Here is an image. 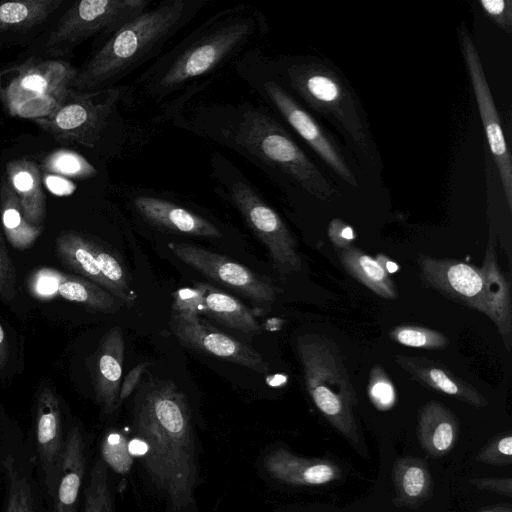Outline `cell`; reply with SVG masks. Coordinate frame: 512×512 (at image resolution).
<instances>
[{
    "mask_svg": "<svg viewBox=\"0 0 512 512\" xmlns=\"http://www.w3.org/2000/svg\"><path fill=\"white\" fill-rule=\"evenodd\" d=\"M164 121L240 155L287 193L299 189L327 201L337 192L279 117L258 100L192 99Z\"/></svg>",
    "mask_w": 512,
    "mask_h": 512,
    "instance_id": "1",
    "label": "cell"
},
{
    "mask_svg": "<svg viewBox=\"0 0 512 512\" xmlns=\"http://www.w3.org/2000/svg\"><path fill=\"white\" fill-rule=\"evenodd\" d=\"M268 30L264 14L247 4L213 13L128 84L124 104L151 105L164 119L220 77Z\"/></svg>",
    "mask_w": 512,
    "mask_h": 512,
    "instance_id": "2",
    "label": "cell"
},
{
    "mask_svg": "<svg viewBox=\"0 0 512 512\" xmlns=\"http://www.w3.org/2000/svg\"><path fill=\"white\" fill-rule=\"evenodd\" d=\"M137 441L147 473L169 496L173 512L192 501L195 440L185 395L170 381L152 387L136 413Z\"/></svg>",
    "mask_w": 512,
    "mask_h": 512,
    "instance_id": "3",
    "label": "cell"
},
{
    "mask_svg": "<svg viewBox=\"0 0 512 512\" xmlns=\"http://www.w3.org/2000/svg\"><path fill=\"white\" fill-rule=\"evenodd\" d=\"M210 3L209 0H161L126 23L77 69L70 88L99 91L121 84L166 45Z\"/></svg>",
    "mask_w": 512,
    "mask_h": 512,
    "instance_id": "4",
    "label": "cell"
},
{
    "mask_svg": "<svg viewBox=\"0 0 512 512\" xmlns=\"http://www.w3.org/2000/svg\"><path fill=\"white\" fill-rule=\"evenodd\" d=\"M127 89L128 84L91 92L71 89L52 113L33 121L59 142L122 154L140 136L119 110Z\"/></svg>",
    "mask_w": 512,
    "mask_h": 512,
    "instance_id": "5",
    "label": "cell"
},
{
    "mask_svg": "<svg viewBox=\"0 0 512 512\" xmlns=\"http://www.w3.org/2000/svg\"><path fill=\"white\" fill-rule=\"evenodd\" d=\"M279 81L310 108L325 116L364 152L370 134L360 106L345 80L331 67L311 57L268 55Z\"/></svg>",
    "mask_w": 512,
    "mask_h": 512,
    "instance_id": "6",
    "label": "cell"
},
{
    "mask_svg": "<svg viewBox=\"0 0 512 512\" xmlns=\"http://www.w3.org/2000/svg\"><path fill=\"white\" fill-rule=\"evenodd\" d=\"M214 192L231 204L265 245L282 280L302 268L297 243L280 215L249 178L225 155L214 151L209 159Z\"/></svg>",
    "mask_w": 512,
    "mask_h": 512,
    "instance_id": "7",
    "label": "cell"
},
{
    "mask_svg": "<svg viewBox=\"0 0 512 512\" xmlns=\"http://www.w3.org/2000/svg\"><path fill=\"white\" fill-rule=\"evenodd\" d=\"M307 391L318 410L364 457L367 448L353 408L356 394L338 346L324 336L306 334L297 340Z\"/></svg>",
    "mask_w": 512,
    "mask_h": 512,
    "instance_id": "8",
    "label": "cell"
},
{
    "mask_svg": "<svg viewBox=\"0 0 512 512\" xmlns=\"http://www.w3.org/2000/svg\"><path fill=\"white\" fill-rule=\"evenodd\" d=\"M77 69L58 60H29L3 74L0 98L12 115L43 118L52 113L69 94Z\"/></svg>",
    "mask_w": 512,
    "mask_h": 512,
    "instance_id": "9",
    "label": "cell"
},
{
    "mask_svg": "<svg viewBox=\"0 0 512 512\" xmlns=\"http://www.w3.org/2000/svg\"><path fill=\"white\" fill-rule=\"evenodd\" d=\"M151 4V0L76 1L49 34L43 46L44 53L53 59L69 54L90 37L102 35L106 41Z\"/></svg>",
    "mask_w": 512,
    "mask_h": 512,
    "instance_id": "10",
    "label": "cell"
},
{
    "mask_svg": "<svg viewBox=\"0 0 512 512\" xmlns=\"http://www.w3.org/2000/svg\"><path fill=\"white\" fill-rule=\"evenodd\" d=\"M120 188L132 212L155 228L204 238L223 236L214 221L172 192L133 185Z\"/></svg>",
    "mask_w": 512,
    "mask_h": 512,
    "instance_id": "11",
    "label": "cell"
},
{
    "mask_svg": "<svg viewBox=\"0 0 512 512\" xmlns=\"http://www.w3.org/2000/svg\"><path fill=\"white\" fill-rule=\"evenodd\" d=\"M458 39L491 154L499 172L508 208L511 210L512 159L502 131L496 104L473 37L463 23L458 28Z\"/></svg>",
    "mask_w": 512,
    "mask_h": 512,
    "instance_id": "12",
    "label": "cell"
},
{
    "mask_svg": "<svg viewBox=\"0 0 512 512\" xmlns=\"http://www.w3.org/2000/svg\"><path fill=\"white\" fill-rule=\"evenodd\" d=\"M66 433L58 398L50 388H44L37 398L34 430L29 441L34 453L40 491L47 509L59 479Z\"/></svg>",
    "mask_w": 512,
    "mask_h": 512,
    "instance_id": "13",
    "label": "cell"
},
{
    "mask_svg": "<svg viewBox=\"0 0 512 512\" xmlns=\"http://www.w3.org/2000/svg\"><path fill=\"white\" fill-rule=\"evenodd\" d=\"M1 512H48L42 497L29 440L0 436Z\"/></svg>",
    "mask_w": 512,
    "mask_h": 512,
    "instance_id": "14",
    "label": "cell"
},
{
    "mask_svg": "<svg viewBox=\"0 0 512 512\" xmlns=\"http://www.w3.org/2000/svg\"><path fill=\"white\" fill-rule=\"evenodd\" d=\"M168 248L183 263L254 302L268 305L276 299L279 290L269 280L224 255L185 242H169Z\"/></svg>",
    "mask_w": 512,
    "mask_h": 512,
    "instance_id": "15",
    "label": "cell"
},
{
    "mask_svg": "<svg viewBox=\"0 0 512 512\" xmlns=\"http://www.w3.org/2000/svg\"><path fill=\"white\" fill-rule=\"evenodd\" d=\"M170 329L182 343L199 351L233 362L258 373L269 370L262 355L252 347L207 325L199 317L173 314Z\"/></svg>",
    "mask_w": 512,
    "mask_h": 512,
    "instance_id": "16",
    "label": "cell"
},
{
    "mask_svg": "<svg viewBox=\"0 0 512 512\" xmlns=\"http://www.w3.org/2000/svg\"><path fill=\"white\" fill-rule=\"evenodd\" d=\"M421 279L451 300L481 311L482 278L480 269L456 259L418 258Z\"/></svg>",
    "mask_w": 512,
    "mask_h": 512,
    "instance_id": "17",
    "label": "cell"
},
{
    "mask_svg": "<svg viewBox=\"0 0 512 512\" xmlns=\"http://www.w3.org/2000/svg\"><path fill=\"white\" fill-rule=\"evenodd\" d=\"M87 443L78 424L67 428L59 479L48 512H77L87 472Z\"/></svg>",
    "mask_w": 512,
    "mask_h": 512,
    "instance_id": "18",
    "label": "cell"
},
{
    "mask_svg": "<svg viewBox=\"0 0 512 512\" xmlns=\"http://www.w3.org/2000/svg\"><path fill=\"white\" fill-rule=\"evenodd\" d=\"M480 269L482 278L481 311L497 327L506 349L511 347L512 303L509 283L497 262L495 244L490 234L483 263Z\"/></svg>",
    "mask_w": 512,
    "mask_h": 512,
    "instance_id": "19",
    "label": "cell"
},
{
    "mask_svg": "<svg viewBox=\"0 0 512 512\" xmlns=\"http://www.w3.org/2000/svg\"><path fill=\"white\" fill-rule=\"evenodd\" d=\"M398 365L421 385L476 408L488 405L485 397L444 365L417 356L396 355Z\"/></svg>",
    "mask_w": 512,
    "mask_h": 512,
    "instance_id": "20",
    "label": "cell"
},
{
    "mask_svg": "<svg viewBox=\"0 0 512 512\" xmlns=\"http://www.w3.org/2000/svg\"><path fill=\"white\" fill-rule=\"evenodd\" d=\"M264 466L275 479L295 486H320L341 477V469L333 461L304 458L285 448L270 452Z\"/></svg>",
    "mask_w": 512,
    "mask_h": 512,
    "instance_id": "21",
    "label": "cell"
},
{
    "mask_svg": "<svg viewBox=\"0 0 512 512\" xmlns=\"http://www.w3.org/2000/svg\"><path fill=\"white\" fill-rule=\"evenodd\" d=\"M125 344L120 327L111 328L96 353L94 390L97 402L105 413L118 407Z\"/></svg>",
    "mask_w": 512,
    "mask_h": 512,
    "instance_id": "22",
    "label": "cell"
},
{
    "mask_svg": "<svg viewBox=\"0 0 512 512\" xmlns=\"http://www.w3.org/2000/svg\"><path fill=\"white\" fill-rule=\"evenodd\" d=\"M459 424L455 415L442 403L432 401L420 410L418 437L423 450L432 458L447 455L456 445Z\"/></svg>",
    "mask_w": 512,
    "mask_h": 512,
    "instance_id": "23",
    "label": "cell"
},
{
    "mask_svg": "<svg viewBox=\"0 0 512 512\" xmlns=\"http://www.w3.org/2000/svg\"><path fill=\"white\" fill-rule=\"evenodd\" d=\"M6 175L19 198L27 222L43 228L45 196L36 163L27 159L11 161L7 164Z\"/></svg>",
    "mask_w": 512,
    "mask_h": 512,
    "instance_id": "24",
    "label": "cell"
},
{
    "mask_svg": "<svg viewBox=\"0 0 512 512\" xmlns=\"http://www.w3.org/2000/svg\"><path fill=\"white\" fill-rule=\"evenodd\" d=\"M393 481L396 506L418 508L432 492V478L427 463L416 457L399 458L394 462Z\"/></svg>",
    "mask_w": 512,
    "mask_h": 512,
    "instance_id": "25",
    "label": "cell"
},
{
    "mask_svg": "<svg viewBox=\"0 0 512 512\" xmlns=\"http://www.w3.org/2000/svg\"><path fill=\"white\" fill-rule=\"evenodd\" d=\"M194 286L202 295L203 315L245 333L261 330L253 312L235 297L208 283L195 282Z\"/></svg>",
    "mask_w": 512,
    "mask_h": 512,
    "instance_id": "26",
    "label": "cell"
},
{
    "mask_svg": "<svg viewBox=\"0 0 512 512\" xmlns=\"http://www.w3.org/2000/svg\"><path fill=\"white\" fill-rule=\"evenodd\" d=\"M56 253L68 268L113 294L96 261L92 240L75 231L61 232L56 239Z\"/></svg>",
    "mask_w": 512,
    "mask_h": 512,
    "instance_id": "27",
    "label": "cell"
},
{
    "mask_svg": "<svg viewBox=\"0 0 512 512\" xmlns=\"http://www.w3.org/2000/svg\"><path fill=\"white\" fill-rule=\"evenodd\" d=\"M0 212L3 231L14 248H29L42 233L43 228L27 222L19 198L6 174L0 183Z\"/></svg>",
    "mask_w": 512,
    "mask_h": 512,
    "instance_id": "28",
    "label": "cell"
},
{
    "mask_svg": "<svg viewBox=\"0 0 512 512\" xmlns=\"http://www.w3.org/2000/svg\"><path fill=\"white\" fill-rule=\"evenodd\" d=\"M64 0H16L0 4V34L27 32L45 23Z\"/></svg>",
    "mask_w": 512,
    "mask_h": 512,
    "instance_id": "29",
    "label": "cell"
},
{
    "mask_svg": "<svg viewBox=\"0 0 512 512\" xmlns=\"http://www.w3.org/2000/svg\"><path fill=\"white\" fill-rule=\"evenodd\" d=\"M338 256L345 270L374 293L386 299L397 296L394 282L375 258L352 246Z\"/></svg>",
    "mask_w": 512,
    "mask_h": 512,
    "instance_id": "30",
    "label": "cell"
},
{
    "mask_svg": "<svg viewBox=\"0 0 512 512\" xmlns=\"http://www.w3.org/2000/svg\"><path fill=\"white\" fill-rule=\"evenodd\" d=\"M58 294L68 301L82 303L103 312H114L119 306V299L109 291L75 275L62 273Z\"/></svg>",
    "mask_w": 512,
    "mask_h": 512,
    "instance_id": "31",
    "label": "cell"
},
{
    "mask_svg": "<svg viewBox=\"0 0 512 512\" xmlns=\"http://www.w3.org/2000/svg\"><path fill=\"white\" fill-rule=\"evenodd\" d=\"M82 512H114L106 464L97 459L83 490Z\"/></svg>",
    "mask_w": 512,
    "mask_h": 512,
    "instance_id": "32",
    "label": "cell"
},
{
    "mask_svg": "<svg viewBox=\"0 0 512 512\" xmlns=\"http://www.w3.org/2000/svg\"><path fill=\"white\" fill-rule=\"evenodd\" d=\"M92 247L100 271L113 289V295L125 304L132 305L136 294L130 288L126 272L120 261L94 241H92Z\"/></svg>",
    "mask_w": 512,
    "mask_h": 512,
    "instance_id": "33",
    "label": "cell"
},
{
    "mask_svg": "<svg viewBox=\"0 0 512 512\" xmlns=\"http://www.w3.org/2000/svg\"><path fill=\"white\" fill-rule=\"evenodd\" d=\"M43 168L59 176L80 179L92 178L98 174L94 165L84 156L66 149L49 154L43 161Z\"/></svg>",
    "mask_w": 512,
    "mask_h": 512,
    "instance_id": "34",
    "label": "cell"
},
{
    "mask_svg": "<svg viewBox=\"0 0 512 512\" xmlns=\"http://www.w3.org/2000/svg\"><path fill=\"white\" fill-rule=\"evenodd\" d=\"M393 341L414 348L443 349L449 340L441 333L416 325H400L390 331Z\"/></svg>",
    "mask_w": 512,
    "mask_h": 512,
    "instance_id": "35",
    "label": "cell"
},
{
    "mask_svg": "<svg viewBox=\"0 0 512 512\" xmlns=\"http://www.w3.org/2000/svg\"><path fill=\"white\" fill-rule=\"evenodd\" d=\"M103 462L119 474H126L133 464L129 441L120 432L108 433L101 444Z\"/></svg>",
    "mask_w": 512,
    "mask_h": 512,
    "instance_id": "36",
    "label": "cell"
},
{
    "mask_svg": "<svg viewBox=\"0 0 512 512\" xmlns=\"http://www.w3.org/2000/svg\"><path fill=\"white\" fill-rule=\"evenodd\" d=\"M367 391L371 402L379 410H388L395 403L396 393L394 386L380 366L372 368Z\"/></svg>",
    "mask_w": 512,
    "mask_h": 512,
    "instance_id": "37",
    "label": "cell"
},
{
    "mask_svg": "<svg viewBox=\"0 0 512 512\" xmlns=\"http://www.w3.org/2000/svg\"><path fill=\"white\" fill-rule=\"evenodd\" d=\"M476 460L489 465H510L512 463L511 432L501 433L492 438L477 453Z\"/></svg>",
    "mask_w": 512,
    "mask_h": 512,
    "instance_id": "38",
    "label": "cell"
},
{
    "mask_svg": "<svg viewBox=\"0 0 512 512\" xmlns=\"http://www.w3.org/2000/svg\"><path fill=\"white\" fill-rule=\"evenodd\" d=\"M173 314L185 317H200L203 315V300L198 288L185 287L173 293Z\"/></svg>",
    "mask_w": 512,
    "mask_h": 512,
    "instance_id": "39",
    "label": "cell"
},
{
    "mask_svg": "<svg viewBox=\"0 0 512 512\" xmlns=\"http://www.w3.org/2000/svg\"><path fill=\"white\" fill-rule=\"evenodd\" d=\"M62 273L53 269L38 270L29 280L31 293L39 299H50L58 294Z\"/></svg>",
    "mask_w": 512,
    "mask_h": 512,
    "instance_id": "40",
    "label": "cell"
},
{
    "mask_svg": "<svg viewBox=\"0 0 512 512\" xmlns=\"http://www.w3.org/2000/svg\"><path fill=\"white\" fill-rule=\"evenodd\" d=\"M17 293L15 268L8 255L0 232V296L7 301L14 299Z\"/></svg>",
    "mask_w": 512,
    "mask_h": 512,
    "instance_id": "41",
    "label": "cell"
},
{
    "mask_svg": "<svg viewBox=\"0 0 512 512\" xmlns=\"http://www.w3.org/2000/svg\"><path fill=\"white\" fill-rule=\"evenodd\" d=\"M486 16L506 33L512 31V1L482 0L479 1Z\"/></svg>",
    "mask_w": 512,
    "mask_h": 512,
    "instance_id": "42",
    "label": "cell"
},
{
    "mask_svg": "<svg viewBox=\"0 0 512 512\" xmlns=\"http://www.w3.org/2000/svg\"><path fill=\"white\" fill-rule=\"evenodd\" d=\"M480 490L491 491L507 497L512 496V479L510 477H481L469 481Z\"/></svg>",
    "mask_w": 512,
    "mask_h": 512,
    "instance_id": "43",
    "label": "cell"
},
{
    "mask_svg": "<svg viewBox=\"0 0 512 512\" xmlns=\"http://www.w3.org/2000/svg\"><path fill=\"white\" fill-rule=\"evenodd\" d=\"M328 236L340 249L351 247L355 234L353 229L340 219H333L328 227Z\"/></svg>",
    "mask_w": 512,
    "mask_h": 512,
    "instance_id": "44",
    "label": "cell"
},
{
    "mask_svg": "<svg viewBox=\"0 0 512 512\" xmlns=\"http://www.w3.org/2000/svg\"><path fill=\"white\" fill-rule=\"evenodd\" d=\"M148 363H140L136 365L125 376L119 390L118 406L132 393L137 384L139 383L143 373L145 372Z\"/></svg>",
    "mask_w": 512,
    "mask_h": 512,
    "instance_id": "45",
    "label": "cell"
},
{
    "mask_svg": "<svg viewBox=\"0 0 512 512\" xmlns=\"http://www.w3.org/2000/svg\"><path fill=\"white\" fill-rule=\"evenodd\" d=\"M47 187L55 194L64 195L74 191L73 183L60 176H49L45 179Z\"/></svg>",
    "mask_w": 512,
    "mask_h": 512,
    "instance_id": "46",
    "label": "cell"
},
{
    "mask_svg": "<svg viewBox=\"0 0 512 512\" xmlns=\"http://www.w3.org/2000/svg\"><path fill=\"white\" fill-rule=\"evenodd\" d=\"M8 346L6 342L5 333L2 325L0 324V370H2L8 361Z\"/></svg>",
    "mask_w": 512,
    "mask_h": 512,
    "instance_id": "47",
    "label": "cell"
},
{
    "mask_svg": "<svg viewBox=\"0 0 512 512\" xmlns=\"http://www.w3.org/2000/svg\"><path fill=\"white\" fill-rule=\"evenodd\" d=\"M375 259L380 263V265L388 274L394 273L398 270V265L382 254H379Z\"/></svg>",
    "mask_w": 512,
    "mask_h": 512,
    "instance_id": "48",
    "label": "cell"
},
{
    "mask_svg": "<svg viewBox=\"0 0 512 512\" xmlns=\"http://www.w3.org/2000/svg\"><path fill=\"white\" fill-rule=\"evenodd\" d=\"M478 512H512V507L509 504L493 505L481 509Z\"/></svg>",
    "mask_w": 512,
    "mask_h": 512,
    "instance_id": "49",
    "label": "cell"
},
{
    "mask_svg": "<svg viewBox=\"0 0 512 512\" xmlns=\"http://www.w3.org/2000/svg\"><path fill=\"white\" fill-rule=\"evenodd\" d=\"M1 499H2V498H1V488H0V512H1V503H2V502H1Z\"/></svg>",
    "mask_w": 512,
    "mask_h": 512,
    "instance_id": "50",
    "label": "cell"
}]
</instances>
